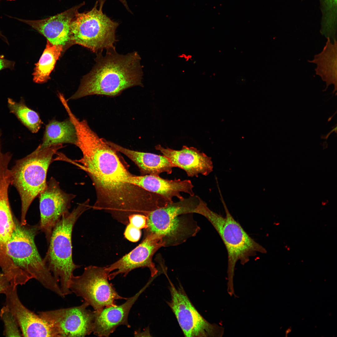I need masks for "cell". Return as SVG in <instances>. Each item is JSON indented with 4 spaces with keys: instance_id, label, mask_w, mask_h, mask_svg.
Instances as JSON below:
<instances>
[{
    "instance_id": "1",
    "label": "cell",
    "mask_w": 337,
    "mask_h": 337,
    "mask_svg": "<svg viewBox=\"0 0 337 337\" xmlns=\"http://www.w3.org/2000/svg\"><path fill=\"white\" fill-rule=\"evenodd\" d=\"M76 145L83 156L73 161L78 163H73L84 170L92 181L96 194L93 209L104 210L118 222L126 225L131 215H146L155 208L158 195L131 183L133 174L118 152L90 127L78 132Z\"/></svg>"
},
{
    "instance_id": "2",
    "label": "cell",
    "mask_w": 337,
    "mask_h": 337,
    "mask_svg": "<svg viewBox=\"0 0 337 337\" xmlns=\"http://www.w3.org/2000/svg\"><path fill=\"white\" fill-rule=\"evenodd\" d=\"M99 52L96 63L82 79L77 91L69 99L76 100L91 95L115 96L135 86H142V66L138 53H117L115 48Z\"/></svg>"
},
{
    "instance_id": "3",
    "label": "cell",
    "mask_w": 337,
    "mask_h": 337,
    "mask_svg": "<svg viewBox=\"0 0 337 337\" xmlns=\"http://www.w3.org/2000/svg\"><path fill=\"white\" fill-rule=\"evenodd\" d=\"M226 213V217L213 212L201 198L193 213L201 214L212 224L222 238L228 254L227 291L234 294L233 277L235 267L239 261L244 265L257 253H264L266 249L251 237L229 212L224 200L219 186H217Z\"/></svg>"
},
{
    "instance_id": "4",
    "label": "cell",
    "mask_w": 337,
    "mask_h": 337,
    "mask_svg": "<svg viewBox=\"0 0 337 337\" xmlns=\"http://www.w3.org/2000/svg\"><path fill=\"white\" fill-rule=\"evenodd\" d=\"M200 198L190 196L154 210L147 215V227L144 236L150 234L161 237L164 247L177 246L194 237L200 230L192 214Z\"/></svg>"
},
{
    "instance_id": "5",
    "label": "cell",
    "mask_w": 337,
    "mask_h": 337,
    "mask_svg": "<svg viewBox=\"0 0 337 337\" xmlns=\"http://www.w3.org/2000/svg\"><path fill=\"white\" fill-rule=\"evenodd\" d=\"M92 207L89 200L79 203L71 212L63 214L54 226L43 260L56 281L60 283L63 295L71 294L69 288L75 270L81 266L73 262L72 256V233L74 226L79 217Z\"/></svg>"
},
{
    "instance_id": "6",
    "label": "cell",
    "mask_w": 337,
    "mask_h": 337,
    "mask_svg": "<svg viewBox=\"0 0 337 337\" xmlns=\"http://www.w3.org/2000/svg\"><path fill=\"white\" fill-rule=\"evenodd\" d=\"M62 144L42 148L39 145L26 157L16 160L10 169L11 184L17 190L21 201L22 225L27 224L26 215L33 200L45 188L48 168L53 157Z\"/></svg>"
},
{
    "instance_id": "7",
    "label": "cell",
    "mask_w": 337,
    "mask_h": 337,
    "mask_svg": "<svg viewBox=\"0 0 337 337\" xmlns=\"http://www.w3.org/2000/svg\"><path fill=\"white\" fill-rule=\"evenodd\" d=\"M14 219L15 227L7 245L8 256L21 271L64 298L59 283L49 270L36 246L34 238L40 230L39 224L22 225L14 217Z\"/></svg>"
},
{
    "instance_id": "8",
    "label": "cell",
    "mask_w": 337,
    "mask_h": 337,
    "mask_svg": "<svg viewBox=\"0 0 337 337\" xmlns=\"http://www.w3.org/2000/svg\"><path fill=\"white\" fill-rule=\"evenodd\" d=\"M96 1L90 11L78 12L70 26V42L86 47L94 52L115 48V32L119 26L97 7Z\"/></svg>"
},
{
    "instance_id": "9",
    "label": "cell",
    "mask_w": 337,
    "mask_h": 337,
    "mask_svg": "<svg viewBox=\"0 0 337 337\" xmlns=\"http://www.w3.org/2000/svg\"><path fill=\"white\" fill-rule=\"evenodd\" d=\"M109 274L106 266H88L84 268L82 275H73L70 289L77 296L82 298L95 310L115 305L116 300L128 298L119 295L109 282Z\"/></svg>"
},
{
    "instance_id": "10",
    "label": "cell",
    "mask_w": 337,
    "mask_h": 337,
    "mask_svg": "<svg viewBox=\"0 0 337 337\" xmlns=\"http://www.w3.org/2000/svg\"><path fill=\"white\" fill-rule=\"evenodd\" d=\"M171 300L168 305L186 337H221L224 328L207 321L197 310L183 288H176L170 282Z\"/></svg>"
},
{
    "instance_id": "11",
    "label": "cell",
    "mask_w": 337,
    "mask_h": 337,
    "mask_svg": "<svg viewBox=\"0 0 337 337\" xmlns=\"http://www.w3.org/2000/svg\"><path fill=\"white\" fill-rule=\"evenodd\" d=\"M85 301L81 305L38 312L52 327L56 337H83L93 332L94 311L87 309Z\"/></svg>"
},
{
    "instance_id": "12",
    "label": "cell",
    "mask_w": 337,
    "mask_h": 337,
    "mask_svg": "<svg viewBox=\"0 0 337 337\" xmlns=\"http://www.w3.org/2000/svg\"><path fill=\"white\" fill-rule=\"evenodd\" d=\"M39 197V228L44 233L48 243L53 228L62 215L69 212L71 202L75 195L64 192L59 182L51 177Z\"/></svg>"
},
{
    "instance_id": "13",
    "label": "cell",
    "mask_w": 337,
    "mask_h": 337,
    "mask_svg": "<svg viewBox=\"0 0 337 337\" xmlns=\"http://www.w3.org/2000/svg\"><path fill=\"white\" fill-rule=\"evenodd\" d=\"M164 244L159 236L150 234L144 236L141 242L131 251L112 264L106 266L110 273L109 280L113 279L119 274L125 277L132 270L139 268H148L152 277L158 271L152 258L155 253Z\"/></svg>"
},
{
    "instance_id": "14",
    "label": "cell",
    "mask_w": 337,
    "mask_h": 337,
    "mask_svg": "<svg viewBox=\"0 0 337 337\" xmlns=\"http://www.w3.org/2000/svg\"><path fill=\"white\" fill-rule=\"evenodd\" d=\"M4 294L5 305L15 316L22 336L56 337L52 327L48 322L22 303L18 296L17 286L10 284Z\"/></svg>"
},
{
    "instance_id": "15",
    "label": "cell",
    "mask_w": 337,
    "mask_h": 337,
    "mask_svg": "<svg viewBox=\"0 0 337 337\" xmlns=\"http://www.w3.org/2000/svg\"><path fill=\"white\" fill-rule=\"evenodd\" d=\"M85 4L83 2L61 13L43 19H17L30 26L53 44L63 46L70 42V26L72 20Z\"/></svg>"
},
{
    "instance_id": "16",
    "label": "cell",
    "mask_w": 337,
    "mask_h": 337,
    "mask_svg": "<svg viewBox=\"0 0 337 337\" xmlns=\"http://www.w3.org/2000/svg\"><path fill=\"white\" fill-rule=\"evenodd\" d=\"M155 148L167 158L175 167L185 171L188 176L198 177L199 174L206 176L213 171L211 158L196 148L184 145L181 150H177L157 145Z\"/></svg>"
},
{
    "instance_id": "17",
    "label": "cell",
    "mask_w": 337,
    "mask_h": 337,
    "mask_svg": "<svg viewBox=\"0 0 337 337\" xmlns=\"http://www.w3.org/2000/svg\"><path fill=\"white\" fill-rule=\"evenodd\" d=\"M146 286L133 296L128 298L124 303L107 306L98 310H95L93 332L95 335L108 337L121 325L130 328L128 316L132 307Z\"/></svg>"
},
{
    "instance_id": "18",
    "label": "cell",
    "mask_w": 337,
    "mask_h": 337,
    "mask_svg": "<svg viewBox=\"0 0 337 337\" xmlns=\"http://www.w3.org/2000/svg\"><path fill=\"white\" fill-rule=\"evenodd\" d=\"M130 182L147 191L161 195L169 203L173 202V198L175 197L179 200L183 199L184 198L181 195V192L186 193L190 196L195 195L193 186L189 180H169L153 175H133Z\"/></svg>"
},
{
    "instance_id": "19",
    "label": "cell",
    "mask_w": 337,
    "mask_h": 337,
    "mask_svg": "<svg viewBox=\"0 0 337 337\" xmlns=\"http://www.w3.org/2000/svg\"><path fill=\"white\" fill-rule=\"evenodd\" d=\"M107 142L118 152L123 154L134 162L138 168L140 175H159L164 172L169 174L175 167L169 159L163 155L134 151L110 141Z\"/></svg>"
},
{
    "instance_id": "20",
    "label": "cell",
    "mask_w": 337,
    "mask_h": 337,
    "mask_svg": "<svg viewBox=\"0 0 337 337\" xmlns=\"http://www.w3.org/2000/svg\"><path fill=\"white\" fill-rule=\"evenodd\" d=\"M325 45L322 51L314 56L313 59L308 61L316 65L315 71L317 75L326 83L325 91L328 86L334 85V93L337 90V42H332L327 38Z\"/></svg>"
},
{
    "instance_id": "21",
    "label": "cell",
    "mask_w": 337,
    "mask_h": 337,
    "mask_svg": "<svg viewBox=\"0 0 337 337\" xmlns=\"http://www.w3.org/2000/svg\"><path fill=\"white\" fill-rule=\"evenodd\" d=\"M77 139L76 128L69 118L62 121L52 120L46 126L42 142L39 145L45 148L65 143L76 145Z\"/></svg>"
},
{
    "instance_id": "22",
    "label": "cell",
    "mask_w": 337,
    "mask_h": 337,
    "mask_svg": "<svg viewBox=\"0 0 337 337\" xmlns=\"http://www.w3.org/2000/svg\"><path fill=\"white\" fill-rule=\"evenodd\" d=\"M63 49V46L54 45L47 40L45 48L39 61L35 64L32 74L33 81L35 83H43L50 79V74Z\"/></svg>"
},
{
    "instance_id": "23",
    "label": "cell",
    "mask_w": 337,
    "mask_h": 337,
    "mask_svg": "<svg viewBox=\"0 0 337 337\" xmlns=\"http://www.w3.org/2000/svg\"><path fill=\"white\" fill-rule=\"evenodd\" d=\"M7 103L10 112L15 115L22 124L33 133L38 132L42 124L39 115L27 106L23 98L18 102L8 98Z\"/></svg>"
},
{
    "instance_id": "24",
    "label": "cell",
    "mask_w": 337,
    "mask_h": 337,
    "mask_svg": "<svg viewBox=\"0 0 337 337\" xmlns=\"http://www.w3.org/2000/svg\"><path fill=\"white\" fill-rule=\"evenodd\" d=\"M322 13L321 34L332 41L337 40V0H319Z\"/></svg>"
},
{
    "instance_id": "25",
    "label": "cell",
    "mask_w": 337,
    "mask_h": 337,
    "mask_svg": "<svg viewBox=\"0 0 337 337\" xmlns=\"http://www.w3.org/2000/svg\"><path fill=\"white\" fill-rule=\"evenodd\" d=\"M1 319L4 324L3 335L5 336H22L17 322L11 311L5 305L0 311Z\"/></svg>"
},
{
    "instance_id": "26",
    "label": "cell",
    "mask_w": 337,
    "mask_h": 337,
    "mask_svg": "<svg viewBox=\"0 0 337 337\" xmlns=\"http://www.w3.org/2000/svg\"><path fill=\"white\" fill-rule=\"evenodd\" d=\"M129 223L139 229H145L147 227V217L144 214L135 213L128 217Z\"/></svg>"
},
{
    "instance_id": "27",
    "label": "cell",
    "mask_w": 337,
    "mask_h": 337,
    "mask_svg": "<svg viewBox=\"0 0 337 337\" xmlns=\"http://www.w3.org/2000/svg\"><path fill=\"white\" fill-rule=\"evenodd\" d=\"M141 233L139 229L130 223L126 225L124 235L125 238L129 241L136 242L138 241L140 238Z\"/></svg>"
},
{
    "instance_id": "28",
    "label": "cell",
    "mask_w": 337,
    "mask_h": 337,
    "mask_svg": "<svg viewBox=\"0 0 337 337\" xmlns=\"http://www.w3.org/2000/svg\"><path fill=\"white\" fill-rule=\"evenodd\" d=\"M10 284L5 275L3 273H0V294H4Z\"/></svg>"
},
{
    "instance_id": "29",
    "label": "cell",
    "mask_w": 337,
    "mask_h": 337,
    "mask_svg": "<svg viewBox=\"0 0 337 337\" xmlns=\"http://www.w3.org/2000/svg\"><path fill=\"white\" fill-rule=\"evenodd\" d=\"M15 64V62L7 60L0 56V71L6 68L12 70Z\"/></svg>"
},
{
    "instance_id": "30",
    "label": "cell",
    "mask_w": 337,
    "mask_h": 337,
    "mask_svg": "<svg viewBox=\"0 0 337 337\" xmlns=\"http://www.w3.org/2000/svg\"><path fill=\"white\" fill-rule=\"evenodd\" d=\"M149 330L148 329L145 330L143 332H140L139 330H138L137 331L134 332V336H145V335L148 336L147 335H149Z\"/></svg>"
},
{
    "instance_id": "31",
    "label": "cell",
    "mask_w": 337,
    "mask_h": 337,
    "mask_svg": "<svg viewBox=\"0 0 337 337\" xmlns=\"http://www.w3.org/2000/svg\"><path fill=\"white\" fill-rule=\"evenodd\" d=\"M107 0H98L97 1L98 2L99 7L100 8H102L103 7L104 3H105V2ZM118 0L121 2L123 0Z\"/></svg>"
},
{
    "instance_id": "32",
    "label": "cell",
    "mask_w": 337,
    "mask_h": 337,
    "mask_svg": "<svg viewBox=\"0 0 337 337\" xmlns=\"http://www.w3.org/2000/svg\"><path fill=\"white\" fill-rule=\"evenodd\" d=\"M1 130H0V137L1 136Z\"/></svg>"
},
{
    "instance_id": "33",
    "label": "cell",
    "mask_w": 337,
    "mask_h": 337,
    "mask_svg": "<svg viewBox=\"0 0 337 337\" xmlns=\"http://www.w3.org/2000/svg\"><path fill=\"white\" fill-rule=\"evenodd\" d=\"M7 0V1H14V0Z\"/></svg>"
},
{
    "instance_id": "34",
    "label": "cell",
    "mask_w": 337,
    "mask_h": 337,
    "mask_svg": "<svg viewBox=\"0 0 337 337\" xmlns=\"http://www.w3.org/2000/svg\"><path fill=\"white\" fill-rule=\"evenodd\" d=\"M1 32H0V35H1Z\"/></svg>"
}]
</instances>
